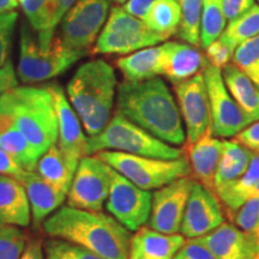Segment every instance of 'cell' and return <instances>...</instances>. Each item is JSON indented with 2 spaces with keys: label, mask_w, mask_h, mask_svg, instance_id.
I'll use <instances>...</instances> for the list:
<instances>
[{
  "label": "cell",
  "mask_w": 259,
  "mask_h": 259,
  "mask_svg": "<svg viewBox=\"0 0 259 259\" xmlns=\"http://www.w3.org/2000/svg\"><path fill=\"white\" fill-rule=\"evenodd\" d=\"M74 2H76V0H59V8H58L57 18H56L57 25L60 23V21H61V18H63V16L66 14L67 10H69L71 6L73 5Z\"/></svg>",
  "instance_id": "obj_47"
},
{
  "label": "cell",
  "mask_w": 259,
  "mask_h": 259,
  "mask_svg": "<svg viewBox=\"0 0 259 259\" xmlns=\"http://www.w3.org/2000/svg\"><path fill=\"white\" fill-rule=\"evenodd\" d=\"M227 25L222 0H203L200 18V46L206 48L221 36Z\"/></svg>",
  "instance_id": "obj_32"
},
{
  "label": "cell",
  "mask_w": 259,
  "mask_h": 259,
  "mask_svg": "<svg viewBox=\"0 0 259 259\" xmlns=\"http://www.w3.org/2000/svg\"><path fill=\"white\" fill-rule=\"evenodd\" d=\"M109 0H76L60 21V35L73 50L89 53L107 21Z\"/></svg>",
  "instance_id": "obj_10"
},
{
  "label": "cell",
  "mask_w": 259,
  "mask_h": 259,
  "mask_svg": "<svg viewBox=\"0 0 259 259\" xmlns=\"http://www.w3.org/2000/svg\"><path fill=\"white\" fill-rule=\"evenodd\" d=\"M254 5V0H222L223 14L228 22L234 21Z\"/></svg>",
  "instance_id": "obj_42"
},
{
  "label": "cell",
  "mask_w": 259,
  "mask_h": 259,
  "mask_svg": "<svg viewBox=\"0 0 259 259\" xmlns=\"http://www.w3.org/2000/svg\"><path fill=\"white\" fill-rule=\"evenodd\" d=\"M85 52L70 48L54 35L50 44L41 45L36 32L27 24L22 25L19 40L18 79L24 84H35L60 76L83 57Z\"/></svg>",
  "instance_id": "obj_5"
},
{
  "label": "cell",
  "mask_w": 259,
  "mask_h": 259,
  "mask_svg": "<svg viewBox=\"0 0 259 259\" xmlns=\"http://www.w3.org/2000/svg\"><path fill=\"white\" fill-rule=\"evenodd\" d=\"M30 222V204L22 181L0 174V223L25 228Z\"/></svg>",
  "instance_id": "obj_21"
},
{
  "label": "cell",
  "mask_w": 259,
  "mask_h": 259,
  "mask_svg": "<svg viewBox=\"0 0 259 259\" xmlns=\"http://www.w3.org/2000/svg\"><path fill=\"white\" fill-rule=\"evenodd\" d=\"M19 5L27 16L29 25L36 32L38 42L50 44L56 35L59 0H21Z\"/></svg>",
  "instance_id": "obj_28"
},
{
  "label": "cell",
  "mask_w": 259,
  "mask_h": 259,
  "mask_svg": "<svg viewBox=\"0 0 259 259\" xmlns=\"http://www.w3.org/2000/svg\"><path fill=\"white\" fill-rule=\"evenodd\" d=\"M0 148L11 155L25 170H35L38 156L16 125L14 118L2 100H0Z\"/></svg>",
  "instance_id": "obj_23"
},
{
  "label": "cell",
  "mask_w": 259,
  "mask_h": 259,
  "mask_svg": "<svg viewBox=\"0 0 259 259\" xmlns=\"http://www.w3.org/2000/svg\"><path fill=\"white\" fill-rule=\"evenodd\" d=\"M50 238L88 248L105 259H128L131 232L111 213L61 205L42 222Z\"/></svg>",
  "instance_id": "obj_2"
},
{
  "label": "cell",
  "mask_w": 259,
  "mask_h": 259,
  "mask_svg": "<svg viewBox=\"0 0 259 259\" xmlns=\"http://www.w3.org/2000/svg\"><path fill=\"white\" fill-rule=\"evenodd\" d=\"M21 181L27 191L31 220L35 226L42 225V222L59 209L66 200V192L52 185L35 170H28Z\"/></svg>",
  "instance_id": "obj_20"
},
{
  "label": "cell",
  "mask_w": 259,
  "mask_h": 259,
  "mask_svg": "<svg viewBox=\"0 0 259 259\" xmlns=\"http://www.w3.org/2000/svg\"><path fill=\"white\" fill-rule=\"evenodd\" d=\"M114 169L97 155L79 161L66 196L67 205L77 209L102 211L111 190Z\"/></svg>",
  "instance_id": "obj_9"
},
{
  "label": "cell",
  "mask_w": 259,
  "mask_h": 259,
  "mask_svg": "<svg viewBox=\"0 0 259 259\" xmlns=\"http://www.w3.org/2000/svg\"><path fill=\"white\" fill-rule=\"evenodd\" d=\"M248 238H250V241L253 248H259V225L255 227L253 231L247 233Z\"/></svg>",
  "instance_id": "obj_49"
},
{
  "label": "cell",
  "mask_w": 259,
  "mask_h": 259,
  "mask_svg": "<svg viewBox=\"0 0 259 259\" xmlns=\"http://www.w3.org/2000/svg\"><path fill=\"white\" fill-rule=\"evenodd\" d=\"M163 46V67L162 76L173 84L180 83L203 72L208 64L206 58L198 50L190 44L183 42H166Z\"/></svg>",
  "instance_id": "obj_18"
},
{
  "label": "cell",
  "mask_w": 259,
  "mask_h": 259,
  "mask_svg": "<svg viewBox=\"0 0 259 259\" xmlns=\"http://www.w3.org/2000/svg\"><path fill=\"white\" fill-rule=\"evenodd\" d=\"M181 10L179 37L194 47H200V18L203 0H178Z\"/></svg>",
  "instance_id": "obj_33"
},
{
  "label": "cell",
  "mask_w": 259,
  "mask_h": 259,
  "mask_svg": "<svg viewBox=\"0 0 259 259\" xmlns=\"http://www.w3.org/2000/svg\"><path fill=\"white\" fill-rule=\"evenodd\" d=\"M16 2H17V3H18V4H19V3H21V0H16Z\"/></svg>",
  "instance_id": "obj_53"
},
{
  "label": "cell",
  "mask_w": 259,
  "mask_h": 259,
  "mask_svg": "<svg viewBox=\"0 0 259 259\" xmlns=\"http://www.w3.org/2000/svg\"><path fill=\"white\" fill-rule=\"evenodd\" d=\"M18 6V3L16 0H0V14L3 12L14 11Z\"/></svg>",
  "instance_id": "obj_48"
},
{
  "label": "cell",
  "mask_w": 259,
  "mask_h": 259,
  "mask_svg": "<svg viewBox=\"0 0 259 259\" xmlns=\"http://www.w3.org/2000/svg\"><path fill=\"white\" fill-rule=\"evenodd\" d=\"M38 157L58 142V120L47 87H16L0 97Z\"/></svg>",
  "instance_id": "obj_4"
},
{
  "label": "cell",
  "mask_w": 259,
  "mask_h": 259,
  "mask_svg": "<svg viewBox=\"0 0 259 259\" xmlns=\"http://www.w3.org/2000/svg\"><path fill=\"white\" fill-rule=\"evenodd\" d=\"M112 2H114L115 4H125L126 2H127V0H112Z\"/></svg>",
  "instance_id": "obj_52"
},
{
  "label": "cell",
  "mask_w": 259,
  "mask_h": 259,
  "mask_svg": "<svg viewBox=\"0 0 259 259\" xmlns=\"http://www.w3.org/2000/svg\"><path fill=\"white\" fill-rule=\"evenodd\" d=\"M223 153V141L212 134L211 125L194 143L185 144V156L193 179L213 192V183ZM215 193V192H213Z\"/></svg>",
  "instance_id": "obj_17"
},
{
  "label": "cell",
  "mask_w": 259,
  "mask_h": 259,
  "mask_svg": "<svg viewBox=\"0 0 259 259\" xmlns=\"http://www.w3.org/2000/svg\"><path fill=\"white\" fill-rule=\"evenodd\" d=\"M21 259H45L44 241L38 238L28 239Z\"/></svg>",
  "instance_id": "obj_46"
},
{
  "label": "cell",
  "mask_w": 259,
  "mask_h": 259,
  "mask_svg": "<svg viewBox=\"0 0 259 259\" xmlns=\"http://www.w3.org/2000/svg\"><path fill=\"white\" fill-rule=\"evenodd\" d=\"M257 2H258V3H259V0H257Z\"/></svg>",
  "instance_id": "obj_54"
},
{
  "label": "cell",
  "mask_w": 259,
  "mask_h": 259,
  "mask_svg": "<svg viewBox=\"0 0 259 259\" xmlns=\"http://www.w3.org/2000/svg\"><path fill=\"white\" fill-rule=\"evenodd\" d=\"M227 89L251 122L259 120V87L234 64L222 69Z\"/></svg>",
  "instance_id": "obj_26"
},
{
  "label": "cell",
  "mask_w": 259,
  "mask_h": 259,
  "mask_svg": "<svg viewBox=\"0 0 259 259\" xmlns=\"http://www.w3.org/2000/svg\"><path fill=\"white\" fill-rule=\"evenodd\" d=\"M250 259H259V248H253Z\"/></svg>",
  "instance_id": "obj_50"
},
{
  "label": "cell",
  "mask_w": 259,
  "mask_h": 259,
  "mask_svg": "<svg viewBox=\"0 0 259 259\" xmlns=\"http://www.w3.org/2000/svg\"><path fill=\"white\" fill-rule=\"evenodd\" d=\"M205 52L208 63L211 64L212 66L218 67L220 70H222L223 67L229 64V61H231L233 58V53H234V52L229 50L220 38L211 42V44L205 48Z\"/></svg>",
  "instance_id": "obj_40"
},
{
  "label": "cell",
  "mask_w": 259,
  "mask_h": 259,
  "mask_svg": "<svg viewBox=\"0 0 259 259\" xmlns=\"http://www.w3.org/2000/svg\"><path fill=\"white\" fill-rule=\"evenodd\" d=\"M116 83L114 69L102 59L80 65L67 83V99L89 137L100 134L112 118Z\"/></svg>",
  "instance_id": "obj_3"
},
{
  "label": "cell",
  "mask_w": 259,
  "mask_h": 259,
  "mask_svg": "<svg viewBox=\"0 0 259 259\" xmlns=\"http://www.w3.org/2000/svg\"><path fill=\"white\" fill-rule=\"evenodd\" d=\"M45 259H105L83 246L58 238L44 241Z\"/></svg>",
  "instance_id": "obj_35"
},
{
  "label": "cell",
  "mask_w": 259,
  "mask_h": 259,
  "mask_svg": "<svg viewBox=\"0 0 259 259\" xmlns=\"http://www.w3.org/2000/svg\"><path fill=\"white\" fill-rule=\"evenodd\" d=\"M77 167L65 156L58 144H54L38 157L35 171L52 185L67 193Z\"/></svg>",
  "instance_id": "obj_27"
},
{
  "label": "cell",
  "mask_w": 259,
  "mask_h": 259,
  "mask_svg": "<svg viewBox=\"0 0 259 259\" xmlns=\"http://www.w3.org/2000/svg\"><path fill=\"white\" fill-rule=\"evenodd\" d=\"M27 242L23 229L0 223V259H21Z\"/></svg>",
  "instance_id": "obj_36"
},
{
  "label": "cell",
  "mask_w": 259,
  "mask_h": 259,
  "mask_svg": "<svg viewBox=\"0 0 259 259\" xmlns=\"http://www.w3.org/2000/svg\"><path fill=\"white\" fill-rule=\"evenodd\" d=\"M232 59L259 87V35L239 45Z\"/></svg>",
  "instance_id": "obj_34"
},
{
  "label": "cell",
  "mask_w": 259,
  "mask_h": 259,
  "mask_svg": "<svg viewBox=\"0 0 259 259\" xmlns=\"http://www.w3.org/2000/svg\"><path fill=\"white\" fill-rule=\"evenodd\" d=\"M27 171L28 170H25L11 155L6 153L4 149L0 148V174L15 177L18 180H21Z\"/></svg>",
  "instance_id": "obj_43"
},
{
  "label": "cell",
  "mask_w": 259,
  "mask_h": 259,
  "mask_svg": "<svg viewBox=\"0 0 259 259\" xmlns=\"http://www.w3.org/2000/svg\"><path fill=\"white\" fill-rule=\"evenodd\" d=\"M252 151L234 141H223V153L213 183V192L221 196L247 170Z\"/></svg>",
  "instance_id": "obj_24"
},
{
  "label": "cell",
  "mask_w": 259,
  "mask_h": 259,
  "mask_svg": "<svg viewBox=\"0 0 259 259\" xmlns=\"http://www.w3.org/2000/svg\"><path fill=\"white\" fill-rule=\"evenodd\" d=\"M203 76L209 95L212 134L221 138L235 137L252 122L227 89L222 70L208 63L203 70Z\"/></svg>",
  "instance_id": "obj_11"
},
{
  "label": "cell",
  "mask_w": 259,
  "mask_h": 259,
  "mask_svg": "<svg viewBox=\"0 0 259 259\" xmlns=\"http://www.w3.org/2000/svg\"><path fill=\"white\" fill-rule=\"evenodd\" d=\"M153 193L143 190L114 170L106 210L130 232H137L148 223Z\"/></svg>",
  "instance_id": "obj_12"
},
{
  "label": "cell",
  "mask_w": 259,
  "mask_h": 259,
  "mask_svg": "<svg viewBox=\"0 0 259 259\" xmlns=\"http://www.w3.org/2000/svg\"><path fill=\"white\" fill-rule=\"evenodd\" d=\"M196 239L205 245L218 259H250L253 251L247 233L233 223L223 222L215 231Z\"/></svg>",
  "instance_id": "obj_22"
},
{
  "label": "cell",
  "mask_w": 259,
  "mask_h": 259,
  "mask_svg": "<svg viewBox=\"0 0 259 259\" xmlns=\"http://www.w3.org/2000/svg\"><path fill=\"white\" fill-rule=\"evenodd\" d=\"M171 259H218L198 239H189Z\"/></svg>",
  "instance_id": "obj_39"
},
{
  "label": "cell",
  "mask_w": 259,
  "mask_h": 259,
  "mask_svg": "<svg viewBox=\"0 0 259 259\" xmlns=\"http://www.w3.org/2000/svg\"><path fill=\"white\" fill-rule=\"evenodd\" d=\"M163 41L166 38L149 29L144 21L128 14L122 6H114L97 37L93 53L125 56Z\"/></svg>",
  "instance_id": "obj_8"
},
{
  "label": "cell",
  "mask_w": 259,
  "mask_h": 259,
  "mask_svg": "<svg viewBox=\"0 0 259 259\" xmlns=\"http://www.w3.org/2000/svg\"><path fill=\"white\" fill-rule=\"evenodd\" d=\"M143 21L149 29L168 40L179 30L181 21L179 3L178 0H157Z\"/></svg>",
  "instance_id": "obj_29"
},
{
  "label": "cell",
  "mask_w": 259,
  "mask_h": 259,
  "mask_svg": "<svg viewBox=\"0 0 259 259\" xmlns=\"http://www.w3.org/2000/svg\"><path fill=\"white\" fill-rule=\"evenodd\" d=\"M225 220V211L219 197L198 181H194L180 233L187 239L200 238L215 231Z\"/></svg>",
  "instance_id": "obj_16"
},
{
  "label": "cell",
  "mask_w": 259,
  "mask_h": 259,
  "mask_svg": "<svg viewBox=\"0 0 259 259\" xmlns=\"http://www.w3.org/2000/svg\"><path fill=\"white\" fill-rule=\"evenodd\" d=\"M234 223L245 233L253 231L259 225V197H251L236 210Z\"/></svg>",
  "instance_id": "obj_38"
},
{
  "label": "cell",
  "mask_w": 259,
  "mask_h": 259,
  "mask_svg": "<svg viewBox=\"0 0 259 259\" xmlns=\"http://www.w3.org/2000/svg\"><path fill=\"white\" fill-rule=\"evenodd\" d=\"M157 0H127L125 4H122V8L128 14L134 15L135 17L143 21L145 16L149 12L151 6H153Z\"/></svg>",
  "instance_id": "obj_45"
},
{
  "label": "cell",
  "mask_w": 259,
  "mask_h": 259,
  "mask_svg": "<svg viewBox=\"0 0 259 259\" xmlns=\"http://www.w3.org/2000/svg\"><path fill=\"white\" fill-rule=\"evenodd\" d=\"M185 241L179 233L167 234L143 226L132 235L128 259H171Z\"/></svg>",
  "instance_id": "obj_19"
},
{
  "label": "cell",
  "mask_w": 259,
  "mask_h": 259,
  "mask_svg": "<svg viewBox=\"0 0 259 259\" xmlns=\"http://www.w3.org/2000/svg\"><path fill=\"white\" fill-rule=\"evenodd\" d=\"M18 76L14 63L8 60L0 67V97L11 89L18 87Z\"/></svg>",
  "instance_id": "obj_44"
},
{
  "label": "cell",
  "mask_w": 259,
  "mask_h": 259,
  "mask_svg": "<svg viewBox=\"0 0 259 259\" xmlns=\"http://www.w3.org/2000/svg\"><path fill=\"white\" fill-rule=\"evenodd\" d=\"M259 180V154L252 153L250 164L247 170L232 187H229L225 193L219 196L222 205L226 210L231 213H235L240 206L248 198H251V194L253 192L255 185Z\"/></svg>",
  "instance_id": "obj_30"
},
{
  "label": "cell",
  "mask_w": 259,
  "mask_h": 259,
  "mask_svg": "<svg viewBox=\"0 0 259 259\" xmlns=\"http://www.w3.org/2000/svg\"><path fill=\"white\" fill-rule=\"evenodd\" d=\"M17 21L18 12L15 10L0 14V67L9 60Z\"/></svg>",
  "instance_id": "obj_37"
},
{
  "label": "cell",
  "mask_w": 259,
  "mask_h": 259,
  "mask_svg": "<svg viewBox=\"0 0 259 259\" xmlns=\"http://www.w3.org/2000/svg\"><path fill=\"white\" fill-rule=\"evenodd\" d=\"M103 150L164 160H174L184 155L181 149L154 137L118 111L100 134L88 137V155Z\"/></svg>",
  "instance_id": "obj_6"
},
{
  "label": "cell",
  "mask_w": 259,
  "mask_h": 259,
  "mask_svg": "<svg viewBox=\"0 0 259 259\" xmlns=\"http://www.w3.org/2000/svg\"><path fill=\"white\" fill-rule=\"evenodd\" d=\"M116 111L168 144H185L179 106L167 84L158 77L142 82L124 80L116 92Z\"/></svg>",
  "instance_id": "obj_1"
},
{
  "label": "cell",
  "mask_w": 259,
  "mask_h": 259,
  "mask_svg": "<svg viewBox=\"0 0 259 259\" xmlns=\"http://www.w3.org/2000/svg\"><path fill=\"white\" fill-rule=\"evenodd\" d=\"M46 87L57 113L58 147L74 166H78L79 161L88 156V137L83 131L82 121L59 84L51 83Z\"/></svg>",
  "instance_id": "obj_15"
},
{
  "label": "cell",
  "mask_w": 259,
  "mask_h": 259,
  "mask_svg": "<svg viewBox=\"0 0 259 259\" xmlns=\"http://www.w3.org/2000/svg\"><path fill=\"white\" fill-rule=\"evenodd\" d=\"M251 197H259V180H258L257 185H255V187H254L253 192H252V194H251Z\"/></svg>",
  "instance_id": "obj_51"
},
{
  "label": "cell",
  "mask_w": 259,
  "mask_h": 259,
  "mask_svg": "<svg viewBox=\"0 0 259 259\" xmlns=\"http://www.w3.org/2000/svg\"><path fill=\"white\" fill-rule=\"evenodd\" d=\"M234 141L244 145L254 154H259V120L253 121L247 127L239 132Z\"/></svg>",
  "instance_id": "obj_41"
},
{
  "label": "cell",
  "mask_w": 259,
  "mask_h": 259,
  "mask_svg": "<svg viewBox=\"0 0 259 259\" xmlns=\"http://www.w3.org/2000/svg\"><path fill=\"white\" fill-rule=\"evenodd\" d=\"M194 181L193 178L183 177L155 190L148 221L149 228L167 234L180 233Z\"/></svg>",
  "instance_id": "obj_13"
},
{
  "label": "cell",
  "mask_w": 259,
  "mask_h": 259,
  "mask_svg": "<svg viewBox=\"0 0 259 259\" xmlns=\"http://www.w3.org/2000/svg\"><path fill=\"white\" fill-rule=\"evenodd\" d=\"M125 80L142 82L161 76L163 67V46H151L130 53L116 60Z\"/></svg>",
  "instance_id": "obj_25"
},
{
  "label": "cell",
  "mask_w": 259,
  "mask_h": 259,
  "mask_svg": "<svg viewBox=\"0 0 259 259\" xmlns=\"http://www.w3.org/2000/svg\"><path fill=\"white\" fill-rule=\"evenodd\" d=\"M95 155L135 185L147 191L157 190L191 174L190 163L185 155L174 160L138 156L109 150L100 151Z\"/></svg>",
  "instance_id": "obj_7"
},
{
  "label": "cell",
  "mask_w": 259,
  "mask_h": 259,
  "mask_svg": "<svg viewBox=\"0 0 259 259\" xmlns=\"http://www.w3.org/2000/svg\"><path fill=\"white\" fill-rule=\"evenodd\" d=\"M257 35H259V4H254L240 17L228 22L219 38L234 52L239 45Z\"/></svg>",
  "instance_id": "obj_31"
},
{
  "label": "cell",
  "mask_w": 259,
  "mask_h": 259,
  "mask_svg": "<svg viewBox=\"0 0 259 259\" xmlns=\"http://www.w3.org/2000/svg\"><path fill=\"white\" fill-rule=\"evenodd\" d=\"M174 92L185 126V144L194 143L211 125L209 95L203 72L174 84Z\"/></svg>",
  "instance_id": "obj_14"
}]
</instances>
